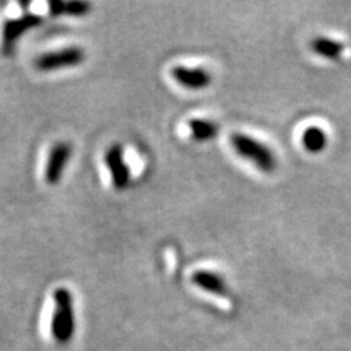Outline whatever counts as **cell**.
Segmentation results:
<instances>
[{
  "label": "cell",
  "mask_w": 351,
  "mask_h": 351,
  "mask_svg": "<svg viewBox=\"0 0 351 351\" xmlns=\"http://www.w3.org/2000/svg\"><path fill=\"white\" fill-rule=\"evenodd\" d=\"M189 129L192 138L197 142L210 141L218 135V125L211 122V120L192 119L189 120Z\"/></svg>",
  "instance_id": "obj_11"
},
{
  "label": "cell",
  "mask_w": 351,
  "mask_h": 351,
  "mask_svg": "<svg viewBox=\"0 0 351 351\" xmlns=\"http://www.w3.org/2000/svg\"><path fill=\"white\" fill-rule=\"evenodd\" d=\"M302 145L312 154L322 152L328 145V136L319 126H309L302 134Z\"/></svg>",
  "instance_id": "obj_10"
},
{
  "label": "cell",
  "mask_w": 351,
  "mask_h": 351,
  "mask_svg": "<svg viewBox=\"0 0 351 351\" xmlns=\"http://www.w3.org/2000/svg\"><path fill=\"white\" fill-rule=\"evenodd\" d=\"M91 3L81 2V0H73V2H64L63 6V15L69 16H85L90 14Z\"/></svg>",
  "instance_id": "obj_12"
},
{
  "label": "cell",
  "mask_w": 351,
  "mask_h": 351,
  "mask_svg": "<svg viewBox=\"0 0 351 351\" xmlns=\"http://www.w3.org/2000/svg\"><path fill=\"white\" fill-rule=\"evenodd\" d=\"M43 18L36 14H25L16 19H8L2 31V50L5 54H10L14 50L15 43L31 28L38 27Z\"/></svg>",
  "instance_id": "obj_4"
},
{
  "label": "cell",
  "mask_w": 351,
  "mask_h": 351,
  "mask_svg": "<svg viewBox=\"0 0 351 351\" xmlns=\"http://www.w3.org/2000/svg\"><path fill=\"white\" fill-rule=\"evenodd\" d=\"M311 49L317 56L335 60L344 53V44L326 37H316L311 41Z\"/></svg>",
  "instance_id": "obj_9"
},
{
  "label": "cell",
  "mask_w": 351,
  "mask_h": 351,
  "mask_svg": "<svg viewBox=\"0 0 351 351\" xmlns=\"http://www.w3.org/2000/svg\"><path fill=\"white\" fill-rule=\"evenodd\" d=\"M230 145L239 154L240 157L250 161L256 169L263 173H272L276 171L278 162L276 154L272 152L265 144L261 141L255 139L254 136H249L246 134H233L230 135Z\"/></svg>",
  "instance_id": "obj_2"
},
{
  "label": "cell",
  "mask_w": 351,
  "mask_h": 351,
  "mask_svg": "<svg viewBox=\"0 0 351 351\" xmlns=\"http://www.w3.org/2000/svg\"><path fill=\"white\" fill-rule=\"evenodd\" d=\"M173 80L186 90H205L211 85L213 76L204 68H188V66H174L171 69Z\"/></svg>",
  "instance_id": "obj_7"
},
{
  "label": "cell",
  "mask_w": 351,
  "mask_h": 351,
  "mask_svg": "<svg viewBox=\"0 0 351 351\" xmlns=\"http://www.w3.org/2000/svg\"><path fill=\"white\" fill-rule=\"evenodd\" d=\"M104 161L110 171V176H112V183L114 186V189L125 191L130 183L132 176H130V167L128 166V162L125 160L123 148L117 144L110 147L106 152Z\"/></svg>",
  "instance_id": "obj_5"
},
{
  "label": "cell",
  "mask_w": 351,
  "mask_h": 351,
  "mask_svg": "<svg viewBox=\"0 0 351 351\" xmlns=\"http://www.w3.org/2000/svg\"><path fill=\"white\" fill-rule=\"evenodd\" d=\"M54 312L51 319V335L54 341L60 346H66L72 341L76 329L73 295L64 289H56L53 294Z\"/></svg>",
  "instance_id": "obj_1"
},
{
  "label": "cell",
  "mask_w": 351,
  "mask_h": 351,
  "mask_svg": "<svg viewBox=\"0 0 351 351\" xmlns=\"http://www.w3.org/2000/svg\"><path fill=\"white\" fill-rule=\"evenodd\" d=\"M84 60L85 51L78 46H72L59 51L41 54L36 60V68L41 72H51L63 68H73V66L84 63Z\"/></svg>",
  "instance_id": "obj_3"
},
{
  "label": "cell",
  "mask_w": 351,
  "mask_h": 351,
  "mask_svg": "<svg viewBox=\"0 0 351 351\" xmlns=\"http://www.w3.org/2000/svg\"><path fill=\"white\" fill-rule=\"evenodd\" d=\"M72 157V145L69 142H58L50 151V156L44 171V180L54 186L62 180L63 171L68 166V161Z\"/></svg>",
  "instance_id": "obj_6"
},
{
  "label": "cell",
  "mask_w": 351,
  "mask_h": 351,
  "mask_svg": "<svg viewBox=\"0 0 351 351\" xmlns=\"http://www.w3.org/2000/svg\"><path fill=\"white\" fill-rule=\"evenodd\" d=\"M192 282L196 287L202 289L204 291L219 295V298H227L228 285L226 280L211 271H196L192 276Z\"/></svg>",
  "instance_id": "obj_8"
}]
</instances>
